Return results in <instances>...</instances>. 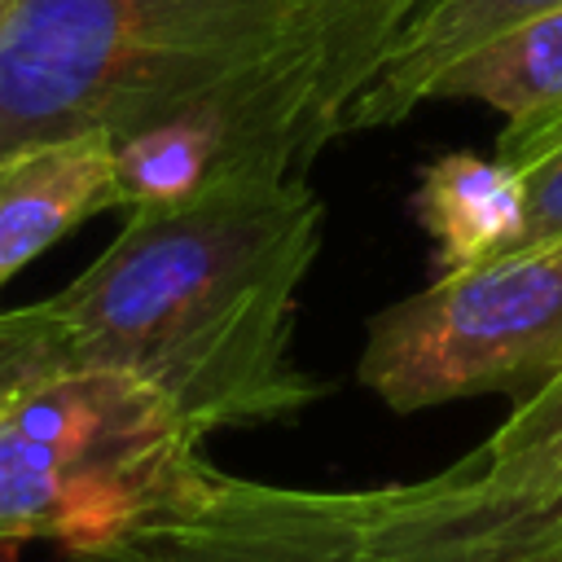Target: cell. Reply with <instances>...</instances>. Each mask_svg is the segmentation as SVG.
I'll return each mask as SVG.
<instances>
[{"label": "cell", "instance_id": "obj_16", "mask_svg": "<svg viewBox=\"0 0 562 562\" xmlns=\"http://www.w3.org/2000/svg\"><path fill=\"white\" fill-rule=\"evenodd\" d=\"M544 562H558V558H544Z\"/></svg>", "mask_w": 562, "mask_h": 562}, {"label": "cell", "instance_id": "obj_15", "mask_svg": "<svg viewBox=\"0 0 562 562\" xmlns=\"http://www.w3.org/2000/svg\"><path fill=\"white\" fill-rule=\"evenodd\" d=\"M9 544H18V540H4V536H0V562H4V549H9Z\"/></svg>", "mask_w": 562, "mask_h": 562}, {"label": "cell", "instance_id": "obj_4", "mask_svg": "<svg viewBox=\"0 0 562 562\" xmlns=\"http://www.w3.org/2000/svg\"><path fill=\"white\" fill-rule=\"evenodd\" d=\"M562 369V241L443 272L382 307L356 364L386 408L531 395Z\"/></svg>", "mask_w": 562, "mask_h": 562}, {"label": "cell", "instance_id": "obj_1", "mask_svg": "<svg viewBox=\"0 0 562 562\" xmlns=\"http://www.w3.org/2000/svg\"><path fill=\"white\" fill-rule=\"evenodd\" d=\"M325 202L290 149H259L202 193L132 211L44 316L61 369H123L206 439L303 413L325 386L294 360V303Z\"/></svg>", "mask_w": 562, "mask_h": 562}, {"label": "cell", "instance_id": "obj_6", "mask_svg": "<svg viewBox=\"0 0 562 562\" xmlns=\"http://www.w3.org/2000/svg\"><path fill=\"white\" fill-rule=\"evenodd\" d=\"M105 562H373L360 492L215 479Z\"/></svg>", "mask_w": 562, "mask_h": 562}, {"label": "cell", "instance_id": "obj_13", "mask_svg": "<svg viewBox=\"0 0 562 562\" xmlns=\"http://www.w3.org/2000/svg\"><path fill=\"white\" fill-rule=\"evenodd\" d=\"M53 369H61V360L44 307L31 303L18 312H0V400Z\"/></svg>", "mask_w": 562, "mask_h": 562}, {"label": "cell", "instance_id": "obj_12", "mask_svg": "<svg viewBox=\"0 0 562 562\" xmlns=\"http://www.w3.org/2000/svg\"><path fill=\"white\" fill-rule=\"evenodd\" d=\"M496 158L514 162L527 184V228L518 250L562 241V114L527 132H501Z\"/></svg>", "mask_w": 562, "mask_h": 562}, {"label": "cell", "instance_id": "obj_9", "mask_svg": "<svg viewBox=\"0 0 562 562\" xmlns=\"http://www.w3.org/2000/svg\"><path fill=\"white\" fill-rule=\"evenodd\" d=\"M413 211L435 241L443 272L514 255L527 228V184L514 162L483 154H443L422 171Z\"/></svg>", "mask_w": 562, "mask_h": 562}, {"label": "cell", "instance_id": "obj_5", "mask_svg": "<svg viewBox=\"0 0 562 562\" xmlns=\"http://www.w3.org/2000/svg\"><path fill=\"white\" fill-rule=\"evenodd\" d=\"M373 562H562V430L360 492Z\"/></svg>", "mask_w": 562, "mask_h": 562}, {"label": "cell", "instance_id": "obj_10", "mask_svg": "<svg viewBox=\"0 0 562 562\" xmlns=\"http://www.w3.org/2000/svg\"><path fill=\"white\" fill-rule=\"evenodd\" d=\"M426 0H299L312 79H307V123H303V167L338 136L347 101L378 75L382 57L395 48L400 31Z\"/></svg>", "mask_w": 562, "mask_h": 562}, {"label": "cell", "instance_id": "obj_3", "mask_svg": "<svg viewBox=\"0 0 562 562\" xmlns=\"http://www.w3.org/2000/svg\"><path fill=\"white\" fill-rule=\"evenodd\" d=\"M211 479L202 435L123 369H53L0 400L4 540L105 562Z\"/></svg>", "mask_w": 562, "mask_h": 562}, {"label": "cell", "instance_id": "obj_7", "mask_svg": "<svg viewBox=\"0 0 562 562\" xmlns=\"http://www.w3.org/2000/svg\"><path fill=\"white\" fill-rule=\"evenodd\" d=\"M553 9H562V0H426L382 57L378 75L347 101L338 136L404 123L417 105L435 101L443 75H452L465 57Z\"/></svg>", "mask_w": 562, "mask_h": 562}, {"label": "cell", "instance_id": "obj_11", "mask_svg": "<svg viewBox=\"0 0 562 562\" xmlns=\"http://www.w3.org/2000/svg\"><path fill=\"white\" fill-rule=\"evenodd\" d=\"M435 101H479L505 114L501 132H527L562 114V9L509 31L483 53L465 57Z\"/></svg>", "mask_w": 562, "mask_h": 562}, {"label": "cell", "instance_id": "obj_14", "mask_svg": "<svg viewBox=\"0 0 562 562\" xmlns=\"http://www.w3.org/2000/svg\"><path fill=\"white\" fill-rule=\"evenodd\" d=\"M553 430H562V369L544 386H536L531 395L514 400L509 417L470 457H509V452H522V448L549 439Z\"/></svg>", "mask_w": 562, "mask_h": 562}, {"label": "cell", "instance_id": "obj_2", "mask_svg": "<svg viewBox=\"0 0 562 562\" xmlns=\"http://www.w3.org/2000/svg\"><path fill=\"white\" fill-rule=\"evenodd\" d=\"M307 79L299 0H0V154Z\"/></svg>", "mask_w": 562, "mask_h": 562}, {"label": "cell", "instance_id": "obj_8", "mask_svg": "<svg viewBox=\"0 0 562 562\" xmlns=\"http://www.w3.org/2000/svg\"><path fill=\"white\" fill-rule=\"evenodd\" d=\"M105 206H119L105 136L0 154V285Z\"/></svg>", "mask_w": 562, "mask_h": 562}]
</instances>
